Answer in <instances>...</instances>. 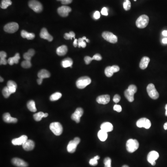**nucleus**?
Returning a JSON list of instances; mask_svg holds the SVG:
<instances>
[{"label": "nucleus", "instance_id": "nucleus-1", "mask_svg": "<svg viewBox=\"0 0 167 167\" xmlns=\"http://www.w3.org/2000/svg\"><path fill=\"white\" fill-rule=\"evenodd\" d=\"M137 92V86L134 85H131L129 86L128 88L124 92V96L129 101L132 102L134 100V95Z\"/></svg>", "mask_w": 167, "mask_h": 167}, {"label": "nucleus", "instance_id": "nucleus-2", "mask_svg": "<svg viewBox=\"0 0 167 167\" xmlns=\"http://www.w3.org/2000/svg\"><path fill=\"white\" fill-rule=\"evenodd\" d=\"M139 144L136 139H129L126 142V150L129 153H133L139 148Z\"/></svg>", "mask_w": 167, "mask_h": 167}, {"label": "nucleus", "instance_id": "nucleus-3", "mask_svg": "<svg viewBox=\"0 0 167 167\" xmlns=\"http://www.w3.org/2000/svg\"><path fill=\"white\" fill-rule=\"evenodd\" d=\"M92 80L91 79L87 76H84L80 77L77 80L76 86L79 89L85 88L89 85L91 84Z\"/></svg>", "mask_w": 167, "mask_h": 167}, {"label": "nucleus", "instance_id": "nucleus-4", "mask_svg": "<svg viewBox=\"0 0 167 167\" xmlns=\"http://www.w3.org/2000/svg\"><path fill=\"white\" fill-rule=\"evenodd\" d=\"M149 22V18L145 14L141 15L136 22V26L139 28H144L146 27Z\"/></svg>", "mask_w": 167, "mask_h": 167}, {"label": "nucleus", "instance_id": "nucleus-5", "mask_svg": "<svg viewBox=\"0 0 167 167\" xmlns=\"http://www.w3.org/2000/svg\"><path fill=\"white\" fill-rule=\"evenodd\" d=\"M29 8L36 13H40L43 10V6L40 1L37 0H30L28 2Z\"/></svg>", "mask_w": 167, "mask_h": 167}, {"label": "nucleus", "instance_id": "nucleus-6", "mask_svg": "<svg viewBox=\"0 0 167 167\" xmlns=\"http://www.w3.org/2000/svg\"><path fill=\"white\" fill-rule=\"evenodd\" d=\"M147 91L150 98L153 99H157L159 97V94L155 89L154 85L150 84L147 87Z\"/></svg>", "mask_w": 167, "mask_h": 167}, {"label": "nucleus", "instance_id": "nucleus-7", "mask_svg": "<svg viewBox=\"0 0 167 167\" xmlns=\"http://www.w3.org/2000/svg\"><path fill=\"white\" fill-rule=\"evenodd\" d=\"M49 127L53 133L56 136H59L62 133V126L59 122H53L51 123Z\"/></svg>", "mask_w": 167, "mask_h": 167}, {"label": "nucleus", "instance_id": "nucleus-8", "mask_svg": "<svg viewBox=\"0 0 167 167\" xmlns=\"http://www.w3.org/2000/svg\"><path fill=\"white\" fill-rule=\"evenodd\" d=\"M80 142V138L76 137L73 140H72L68 143L67 147V150L70 153H73L76 150L77 147Z\"/></svg>", "mask_w": 167, "mask_h": 167}, {"label": "nucleus", "instance_id": "nucleus-9", "mask_svg": "<svg viewBox=\"0 0 167 167\" xmlns=\"http://www.w3.org/2000/svg\"><path fill=\"white\" fill-rule=\"evenodd\" d=\"M102 35L103 39L110 43H116L118 41V37L116 36L110 32H103Z\"/></svg>", "mask_w": 167, "mask_h": 167}, {"label": "nucleus", "instance_id": "nucleus-10", "mask_svg": "<svg viewBox=\"0 0 167 167\" xmlns=\"http://www.w3.org/2000/svg\"><path fill=\"white\" fill-rule=\"evenodd\" d=\"M18 29V24L14 22L9 23L8 24H7L4 27V30L6 32L10 33L16 32Z\"/></svg>", "mask_w": 167, "mask_h": 167}, {"label": "nucleus", "instance_id": "nucleus-11", "mask_svg": "<svg viewBox=\"0 0 167 167\" xmlns=\"http://www.w3.org/2000/svg\"><path fill=\"white\" fill-rule=\"evenodd\" d=\"M137 125L139 128L143 127L149 129L151 127V122L146 118H141L137 121Z\"/></svg>", "mask_w": 167, "mask_h": 167}, {"label": "nucleus", "instance_id": "nucleus-12", "mask_svg": "<svg viewBox=\"0 0 167 167\" xmlns=\"http://www.w3.org/2000/svg\"><path fill=\"white\" fill-rule=\"evenodd\" d=\"M159 157V155L158 152L155 151H150L147 156V161L152 166H155L156 164L155 161Z\"/></svg>", "mask_w": 167, "mask_h": 167}, {"label": "nucleus", "instance_id": "nucleus-13", "mask_svg": "<svg viewBox=\"0 0 167 167\" xmlns=\"http://www.w3.org/2000/svg\"><path fill=\"white\" fill-rule=\"evenodd\" d=\"M71 8L67 6L60 7L57 9L59 14L63 17H66L68 16L69 13L71 12Z\"/></svg>", "mask_w": 167, "mask_h": 167}, {"label": "nucleus", "instance_id": "nucleus-14", "mask_svg": "<svg viewBox=\"0 0 167 167\" xmlns=\"http://www.w3.org/2000/svg\"><path fill=\"white\" fill-rule=\"evenodd\" d=\"M84 113V110L82 108H79L76 109L75 111L72 115V119L75 121L77 123H80V118Z\"/></svg>", "mask_w": 167, "mask_h": 167}, {"label": "nucleus", "instance_id": "nucleus-15", "mask_svg": "<svg viewBox=\"0 0 167 167\" xmlns=\"http://www.w3.org/2000/svg\"><path fill=\"white\" fill-rule=\"evenodd\" d=\"M40 38L42 39H45V40H47L48 41L51 42L53 40V37L51 35H50L49 33L48 32V30L46 28H42L41 29V31L40 33Z\"/></svg>", "mask_w": 167, "mask_h": 167}, {"label": "nucleus", "instance_id": "nucleus-16", "mask_svg": "<svg viewBox=\"0 0 167 167\" xmlns=\"http://www.w3.org/2000/svg\"><path fill=\"white\" fill-rule=\"evenodd\" d=\"M13 165L18 167H27L28 164L26 162L18 158H14L12 160Z\"/></svg>", "mask_w": 167, "mask_h": 167}, {"label": "nucleus", "instance_id": "nucleus-17", "mask_svg": "<svg viewBox=\"0 0 167 167\" xmlns=\"http://www.w3.org/2000/svg\"><path fill=\"white\" fill-rule=\"evenodd\" d=\"M27 140V137L25 135H22L19 138H14L12 141V143L14 145H22Z\"/></svg>", "mask_w": 167, "mask_h": 167}, {"label": "nucleus", "instance_id": "nucleus-18", "mask_svg": "<svg viewBox=\"0 0 167 167\" xmlns=\"http://www.w3.org/2000/svg\"><path fill=\"white\" fill-rule=\"evenodd\" d=\"M35 143L32 140H27L22 145V147L26 151H30L35 148Z\"/></svg>", "mask_w": 167, "mask_h": 167}, {"label": "nucleus", "instance_id": "nucleus-19", "mask_svg": "<svg viewBox=\"0 0 167 167\" xmlns=\"http://www.w3.org/2000/svg\"><path fill=\"white\" fill-rule=\"evenodd\" d=\"M96 101L100 104L106 105L110 101V96L109 95H103L98 97Z\"/></svg>", "mask_w": 167, "mask_h": 167}, {"label": "nucleus", "instance_id": "nucleus-20", "mask_svg": "<svg viewBox=\"0 0 167 167\" xmlns=\"http://www.w3.org/2000/svg\"><path fill=\"white\" fill-rule=\"evenodd\" d=\"M102 59V57L99 53H97L93 56V58H91L90 56H85L84 58V61L86 65L89 64L93 60L96 61H101Z\"/></svg>", "mask_w": 167, "mask_h": 167}, {"label": "nucleus", "instance_id": "nucleus-21", "mask_svg": "<svg viewBox=\"0 0 167 167\" xmlns=\"http://www.w3.org/2000/svg\"><path fill=\"white\" fill-rule=\"evenodd\" d=\"M3 121L7 123H16L17 122V119L12 118L9 113H4L3 115Z\"/></svg>", "mask_w": 167, "mask_h": 167}, {"label": "nucleus", "instance_id": "nucleus-22", "mask_svg": "<svg viewBox=\"0 0 167 167\" xmlns=\"http://www.w3.org/2000/svg\"><path fill=\"white\" fill-rule=\"evenodd\" d=\"M101 129L106 132H111L113 130V127L111 123L109 122H104L100 126Z\"/></svg>", "mask_w": 167, "mask_h": 167}, {"label": "nucleus", "instance_id": "nucleus-23", "mask_svg": "<svg viewBox=\"0 0 167 167\" xmlns=\"http://www.w3.org/2000/svg\"><path fill=\"white\" fill-rule=\"evenodd\" d=\"M150 61V59L148 57H143L139 64L140 68L142 70L145 69L148 67V64Z\"/></svg>", "mask_w": 167, "mask_h": 167}, {"label": "nucleus", "instance_id": "nucleus-24", "mask_svg": "<svg viewBox=\"0 0 167 167\" xmlns=\"http://www.w3.org/2000/svg\"><path fill=\"white\" fill-rule=\"evenodd\" d=\"M68 48L67 46L62 45L59 46L56 50V53L59 56H64L67 53Z\"/></svg>", "mask_w": 167, "mask_h": 167}, {"label": "nucleus", "instance_id": "nucleus-25", "mask_svg": "<svg viewBox=\"0 0 167 167\" xmlns=\"http://www.w3.org/2000/svg\"><path fill=\"white\" fill-rule=\"evenodd\" d=\"M20 59V56L19 53H16L14 57L9 58L8 59V63L9 65H11V66H12L14 64H18Z\"/></svg>", "mask_w": 167, "mask_h": 167}, {"label": "nucleus", "instance_id": "nucleus-26", "mask_svg": "<svg viewBox=\"0 0 167 167\" xmlns=\"http://www.w3.org/2000/svg\"><path fill=\"white\" fill-rule=\"evenodd\" d=\"M51 74L50 72L46 69H42L38 73V78L43 80L46 78H49Z\"/></svg>", "mask_w": 167, "mask_h": 167}, {"label": "nucleus", "instance_id": "nucleus-27", "mask_svg": "<svg viewBox=\"0 0 167 167\" xmlns=\"http://www.w3.org/2000/svg\"><path fill=\"white\" fill-rule=\"evenodd\" d=\"M12 93H14L16 92V89L17 88V85L14 81L9 80L7 83V86Z\"/></svg>", "mask_w": 167, "mask_h": 167}, {"label": "nucleus", "instance_id": "nucleus-28", "mask_svg": "<svg viewBox=\"0 0 167 167\" xmlns=\"http://www.w3.org/2000/svg\"><path fill=\"white\" fill-rule=\"evenodd\" d=\"M72 64H73V61L70 58H67L65 59L62 61V66L64 68H67L68 67H70L71 68H72Z\"/></svg>", "mask_w": 167, "mask_h": 167}, {"label": "nucleus", "instance_id": "nucleus-29", "mask_svg": "<svg viewBox=\"0 0 167 167\" xmlns=\"http://www.w3.org/2000/svg\"><path fill=\"white\" fill-rule=\"evenodd\" d=\"M21 35L23 38H26L27 40H32L34 39L35 35L32 33H28L25 30H22L21 32Z\"/></svg>", "mask_w": 167, "mask_h": 167}, {"label": "nucleus", "instance_id": "nucleus-30", "mask_svg": "<svg viewBox=\"0 0 167 167\" xmlns=\"http://www.w3.org/2000/svg\"><path fill=\"white\" fill-rule=\"evenodd\" d=\"M35 51L33 49H30L28 50V52L25 53L23 54V58L25 60L31 61L32 57L35 55Z\"/></svg>", "mask_w": 167, "mask_h": 167}, {"label": "nucleus", "instance_id": "nucleus-31", "mask_svg": "<svg viewBox=\"0 0 167 167\" xmlns=\"http://www.w3.org/2000/svg\"><path fill=\"white\" fill-rule=\"evenodd\" d=\"M98 136L101 141L104 142L107 138L108 135H107V132L101 129L98 132Z\"/></svg>", "mask_w": 167, "mask_h": 167}, {"label": "nucleus", "instance_id": "nucleus-32", "mask_svg": "<svg viewBox=\"0 0 167 167\" xmlns=\"http://www.w3.org/2000/svg\"><path fill=\"white\" fill-rule=\"evenodd\" d=\"M27 107L28 110L32 112H35L37 111L35 102L33 100H30L27 102Z\"/></svg>", "mask_w": 167, "mask_h": 167}, {"label": "nucleus", "instance_id": "nucleus-33", "mask_svg": "<svg viewBox=\"0 0 167 167\" xmlns=\"http://www.w3.org/2000/svg\"><path fill=\"white\" fill-rule=\"evenodd\" d=\"M12 4L11 0H2L1 4V7L2 9H6L8 7Z\"/></svg>", "mask_w": 167, "mask_h": 167}, {"label": "nucleus", "instance_id": "nucleus-34", "mask_svg": "<svg viewBox=\"0 0 167 167\" xmlns=\"http://www.w3.org/2000/svg\"><path fill=\"white\" fill-rule=\"evenodd\" d=\"M62 97V94L61 93L57 92V93H54L53 94H52L50 97V99L52 101H54L59 99L61 98Z\"/></svg>", "mask_w": 167, "mask_h": 167}, {"label": "nucleus", "instance_id": "nucleus-35", "mask_svg": "<svg viewBox=\"0 0 167 167\" xmlns=\"http://www.w3.org/2000/svg\"><path fill=\"white\" fill-rule=\"evenodd\" d=\"M45 113L43 112H39L33 115V119L36 121H40L42 118H44Z\"/></svg>", "mask_w": 167, "mask_h": 167}, {"label": "nucleus", "instance_id": "nucleus-36", "mask_svg": "<svg viewBox=\"0 0 167 167\" xmlns=\"http://www.w3.org/2000/svg\"><path fill=\"white\" fill-rule=\"evenodd\" d=\"M2 94H3V96L5 98H8L9 97L10 95L12 94L11 92L10 91L9 89V88L8 87V86H6V87H5L2 90Z\"/></svg>", "mask_w": 167, "mask_h": 167}, {"label": "nucleus", "instance_id": "nucleus-37", "mask_svg": "<svg viewBox=\"0 0 167 167\" xmlns=\"http://www.w3.org/2000/svg\"><path fill=\"white\" fill-rule=\"evenodd\" d=\"M99 158H100V157H99L98 155L95 156L94 158L91 159L90 160L89 164L92 165V166H96V165H97L98 163V160Z\"/></svg>", "mask_w": 167, "mask_h": 167}, {"label": "nucleus", "instance_id": "nucleus-38", "mask_svg": "<svg viewBox=\"0 0 167 167\" xmlns=\"http://www.w3.org/2000/svg\"><path fill=\"white\" fill-rule=\"evenodd\" d=\"M105 73L107 77H111L112 76L113 74V72L112 71V70L111 69V67L109 66L106 67L105 70Z\"/></svg>", "mask_w": 167, "mask_h": 167}, {"label": "nucleus", "instance_id": "nucleus-39", "mask_svg": "<svg viewBox=\"0 0 167 167\" xmlns=\"http://www.w3.org/2000/svg\"><path fill=\"white\" fill-rule=\"evenodd\" d=\"M75 34L72 31L70 32L69 33H66L64 35V38L66 40H72V38H75Z\"/></svg>", "mask_w": 167, "mask_h": 167}, {"label": "nucleus", "instance_id": "nucleus-40", "mask_svg": "<svg viewBox=\"0 0 167 167\" xmlns=\"http://www.w3.org/2000/svg\"><path fill=\"white\" fill-rule=\"evenodd\" d=\"M21 66H22L23 68H30L32 66L31 61H27V60H25L24 61H23L22 62V64H21Z\"/></svg>", "mask_w": 167, "mask_h": 167}, {"label": "nucleus", "instance_id": "nucleus-41", "mask_svg": "<svg viewBox=\"0 0 167 167\" xmlns=\"http://www.w3.org/2000/svg\"><path fill=\"white\" fill-rule=\"evenodd\" d=\"M124 8L126 11L129 10L131 8V1L129 0H126L125 2L124 3Z\"/></svg>", "mask_w": 167, "mask_h": 167}, {"label": "nucleus", "instance_id": "nucleus-42", "mask_svg": "<svg viewBox=\"0 0 167 167\" xmlns=\"http://www.w3.org/2000/svg\"><path fill=\"white\" fill-rule=\"evenodd\" d=\"M85 40H83V38H80L78 40V45L79 48L82 47L83 48H85L86 46V43L85 42Z\"/></svg>", "mask_w": 167, "mask_h": 167}, {"label": "nucleus", "instance_id": "nucleus-43", "mask_svg": "<svg viewBox=\"0 0 167 167\" xmlns=\"http://www.w3.org/2000/svg\"><path fill=\"white\" fill-rule=\"evenodd\" d=\"M105 167H111V160L110 158H106L103 161Z\"/></svg>", "mask_w": 167, "mask_h": 167}, {"label": "nucleus", "instance_id": "nucleus-44", "mask_svg": "<svg viewBox=\"0 0 167 167\" xmlns=\"http://www.w3.org/2000/svg\"><path fill=\"white\" fill-rule=\"evenodd\" d=\"M113 110L118 112H120L122 111V107L120 105H115L113 107Z\"/></svg>", "mask_w": 167, "mask_h": 167}, {"label": "nucleus", "instance_id": "nucleus-45", "mask_svg": "<svg viewBox=\"0 0 167 167\" xmlns=\"http://www.w3.org/2000/svg\"><path fill=\"white\" fill-rule=\"evenodd\" d=\"M7 54L6 52L4 51H1L0 52V60H4L6 59Z\"/></svg>", "mask_w": 167, "mask_h": 167}, {"label": "nucleus", "instance_id": "nucleus-46", "mask_svg": "<svg viewBox=\"0 0 167 167\" xmlns=\"http://www.w3.org/2000/svg\"><path fill=\"white\" fill-rule=\"evenodd\" d=\"M120 99H121L120 96L118 95V94H116V95L114 96L113 100L114 102L115 103H119V102L120 101Z\"/></svg>", "mask_w": 167, "mask_h": 167}, {"label": "nucleus", "instance_id": "nucleus-47", "mask_svg": "<svg viewBox=\"0 0 167 167\" xmlns=\"http://www.w3.org/2000/svg\"><path fill=\"white\" fill-rule=\"evenodd\" d=\"M111 69L113 73L118 72L120 70V68L119 67V66H116V65H114V66H111Z\"/></svg>", "mask_w": 167, "mask_h": 167}, {"label": "nucleus", "instance_id": "nucleus-48", "mask_svg": "<svg viewBox=\"0 0 167 167\" xmlns=\"http://www.w3.org/2000/svg\"><path fill=\"white\" fill-rule=\"evenodd\" d=\"M102 14L105 16H107L108 15V9H107L106 7H104L102 9L101 12Z\"/></svg>", "mask_w": 167, "mask_h": 167}, {"label": "nucleus", "instance_id": "nucleus-49", "mask_svg": "<svg viewBox=\"0 0 167 167\" xmlns=\"http://www.w3.org/2000/svg\"><path fill=\"white\" fill-rule=\"evenodd\" d=\"M57 1H61L62 4L63 5L69 4L72 1V0H57Z\"/></svg>", "mask_w": 167, "mask_h": 167}, {"label": "nucleus", "instance_id": "nucleus-50", "mask_svg": "<svg viewBox=\"0 0 167 167\" xmlns=\"http://www.w3.org/2000/svg\"><path fill=\"white\" fill-rule=\"evenodd\" d=\"M100 14L99 11H96L93 14V17L95 19L98 20L100 18Z\"/></svg>", "mask_w": 167, "mask_h": 167}, {"label": "nucleus", "instance_id": "nucleus-51", "mask_svg": "<svg viewBox=\"0 0 167 167\" xmlns=\"http://www.w3.org/2000/svg\"><path fill=\"white\" fill-rule=\"evenodd\" d=\"M78 45V40L75 39L74 41L73 42V46L77 47Z\"/></svg>", "mask_w": 167, "mask_h": 167}, {"label": "nucleus", "instance_id": "nucleus-52", "mask_svg": "<svg viewBox=\"0 0 167 167\" xmlns=\"http://www.w3.org/2000/svg\"><path fill=\"white\" fill-rule=\"evenodd\" d=\"M42 81H43V79H40V78H39V79L37 80V83H38V84L40 85H41V83H42Z\"/></svg>", "mask_w": 167, "mask_h": 167}, {"label": "nucleus", "instance_id": "nucleus-53", "mask_svg": "<svg viewBox=\"0 0 167 167\" xmlns=\"http://www.w3.org/2000/svg\"><path fill=\"white\" fill-rule=\"evenodd\" d=\"M162 42H163V44H167V38H165L164 39H163L162 40Z\"/></svg>", "mask_w": 167, "mask_h": 167}, {"label": "nucleus", "instance_id": "nucleus-54", "mask_svg": "<svg viewBox=\"0 0 167 167\" xmlns=\"http://www.w3.org/2000/svg\"><path fill=\"white\" fill-rule=\"evenodd\" d=\"M162 35L164 36H167V30H164L162 32Z\"/></svg>", "mask_w": 167, "mask_h": 167}, {"label": "nucleus", "instance_id": "nucleus-55", "mask_svg": "<svg viewBox=\"0 0 167 167\" xmlns=\"http://www.w3.org/2000/svg\"><path fill=\"white\" fill-rule=\"evenodd\" d=\"M163 127H164L165 130H167V122L165 123V124H164V126H163Z\"/></svg>", "mask_w": 167, "mask_h": 167}, {"label": "nucleus", "instance_id": "nucleus-56", "mask_svg": "<svg viewBox=\"0 0 167 167\" xmlns=\"http://www.w3.org/2000/svg\"><path fill=\"white\" fill-rule=\"evenodd\" d=\"M165 110H166V112H165V115L167 116V104L165 106Z\"/></svg>", "mask_w": 167, "mask_h": 167}, {"label": "nucleus", "instance_id": "nucleus-57", "mask_svg": "<svg viewBox=\"0 0 167 167\" xmlns=\"http://www.w3.org/2000/svg\"><path fill=\"white\" fill-rule=\"evenodd\" d=\"M48 113H45L44 118H46V117H47V116H48Z\"/></svg>", "mask_w": 167, "mask_h": 167}, {"label": "nucleus", "instance_id": "nucleus-58", "mask_svg": "<svg viewBox=\"0 0 167 167\" xmlns=\"http://www.w3.org/2000/svg\"><path fill=\"white\" fill-rule=\"evenodd\" d=\"M0 79H1V82H3V80H3V78H2V77H1V78H0Z\"/></svg>", "mask_w": 167, "mask_h": 167}, {"label": "nucleus", "instance_id": "nucleus-59", "mask_svg": "<svg viewBox=\"0 0 167 167\" xmlns=\"http://www.w3.org/2000/svg\"><path fill=\"white\" fill-rule=\"evenodd\" d=\"M122 167H129L128 166H127V165H123V166H122Z\"/></svg>", "mask_w": 167, "mask_h": 167}, {"label": "nucleus", "instance_id": "nucleus-60", "mask_svg": "<svg viewBox=\"0 0 167 167\" xmlns=\"http://www.w3.org/2000/svg\"><path fill=\"white\" fill-rule=\"evenodd\" d=\"M83 39L84 40H86V37L84 36V37H83Z\"/></svg>", "mask_w": 167, "mask_h": 167}, {"label": "nucleus", "instance_id": "nucleus-61", "mask_svg": "<svg viewBox=\"0 0 167 167\" xmlns=\"http://www.w3.org/2000/svg\"><path fill=\"white\" fill-rule=\"evenodd\" d=\"M86 40V42H89L90 41H89V40H88V39H86V40Z\"/></svg>", "mask_w": 167, "mask_h": 167}, {"label": "nucleus", "instance_id": "nucleus-62", "mask_svg": "<svg viewBox=\"0 0 167 167\" xmlns=\"http://www.w3.org/2000/svg\"><path fill=\"white\" fill-rule=\"evenodd\" d=\"M134 1H137V0H134Z\"/></svg>", "mask_w": 167, "mask_h": 167}, {"label": "nucleus", "instance_id": "nucleus-63", "mask_svg": "<svg viewBox=\"0 0 167 167\" xmlns=\"http://www.w3.org/2000/svg\"><path fill=\"white\" fill-rule=\"evenodd\" d=\"M125 1H126V0H125Z\"/></svg>", "mask_w": 167, "mask_h": 167}]
</instances>
